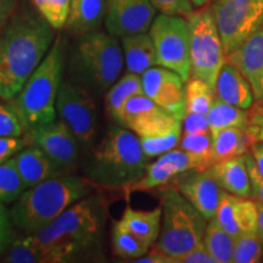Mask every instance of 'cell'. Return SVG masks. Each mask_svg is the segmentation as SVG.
I'll use <instances>...</instances> for the list:
<instances>
[{
  "mask_svg": "<svg viewBox=\"0 0 263 263\" xmlns=\"http://www.w3.org/2000/svg\"><path fill=\"white\" fill-rule=\"evenodd\" d=\"M250 154H251L252 157H254L256 166L261 174L263 176V143H256L252 144L251 150H250Z\"/></svg>",
  "mask_w": 263,
  "mask_h": 263,
  "instance_id": "obj_48",
  "label": "cell"
},
{
  "mask_svg": "<svg viewBox=\"0 0 263 263\" xmlns=\"http://www.w3.org/2000/svg\"><path fill=\"white\" fill-rule=\"evenodd\" d=\"M174 186L207 221L213 218L224 190L211 170L188 171L174 180Z\"/></svg>",
  "mask_w": 263,
  "mask_h": 263,
  "instance_id": "obj_16",
  "label": "cell"
},
{
  "mask_svg": "<svg viewBox=\"0 0 263 263\" xmlns=\"http://www.w3.org/2000/svg\"><path fill=\"white\" fill-rule=\"evenodd\" d=\"M161 230L155 249L176 259L201 242L207 219L180 194L167 186L161 196Z\"/></svg>",
  "mask_w": 263,
  "mask_h": 263,
  "instance_id": "obj_7",
  "label": "cell"
},
{
  "mask_svg": "<svg viewBox=\"0 0 263 263\" xmlns=\"http://www.w3.org/2000/svg\"><path fill=\"white\" fill-rule=\"evenodd\" d=\"M144 94L141 76L128 72L120 81L115 82L105 95V108L107 116L115 122L122 123L123 108L127 101L134 95Z\"/></svg>",
  "mask_w": 263,
  "mask_h": 263,
  "instance_id": "obj_25",
  "label": "cell"
},
{
  "mask_svg": "<svg viewBox=\"0 0 263 263\" xmlns=\"http://www.w3.org/2000/svg\"><path fill=\"white\" fill-rule=\"evenodd\" d=\"M180 149L190 154L199 163V171L211 168L216 163L213 154L212 133H183L179 141Z\"/></svg>",
  "mask_w": 263,
  "mask_h": 263,
  "instance_id": "obj_30",
  "label": "cell"
},
{
  "mask_svg": "<svg viewBox=\"0 0 263 263\" xmlns=\"http://www.w3.org/2000/svg\"><path fill=\"white\" fill-rule=\"evenodd\" d=\"M64 65L65 42L59 37L22 89L10 100V106L17 114L25 132L57 118V99L62 83Z\"/></svg>",
  "mask_w": 263,
  "mask_h": 263,
  "instance_id": "obj_5",
  "label": "cell"
},
{
  "mask_svg": "<svg viewBox=\"0 0 263 263\" xmlns=\"http://www.w3.org/2000/svg\"><path fill=\"white\" fill-rule=\"evenodd\" d=\"M185 81L170 68L151 67L141 74L143 91L156 105L183 121L186 114Z\"/></svg>",
  "mask_w": 263,
  "mask_h": 263,
  "instance_id": "obj_14",
  "label": "cell"
},
{
  "mask_svg": "<svg viewBox=\"0 0 263 263\" xmlns=\"http://www.w3.org/2000/svg\"><path fill=\"white\" fill-rule=\"evenodd\" d=\"M154 8L161 14L170 16H186L194 11L192 0H150Z\"/></svg>",
  "mask_w": 263,
  "mask_h": 263,
  "instance_id": "obj_39",
  "label": "cell"
},
{
  "mask_svg": "<svg viewBox=\"0 0 263 263\" xmlns=\"http://www.w3.org/2000/svg\"><path fill=\"white\" fill-rule=\"evenodd\" d=\"M183 133H207L211 132L210 129L209 120H207V115L203 114H194L186 112L182 121Z\"/></svg>",
  "mask_w": 263,
  "mask_h": 263,
  "instance_id": "obj_41",
  "label": "cell"
},
{
  "mask_svg": "<svg viewBox=\"0 0 263 263\" xmlns=\"http://www.w3.org/2000/svg\"><path fill=\"white\" fill-rule=\"evenodd\" d=\"M11 217L6 211L3 203H0V256L10 245L11 240L14 239V233L11 229Z\"/></svg>",
  "mask_w": 263,
  "mask_h": 263,
  "instance_id": "obj_44",
  "label": "cell"
},
{
  "mask_svg": "<svg viewBox=\"0 0 263 263\" xmlns=\"http://www.w3.org/2000/svg\"><path fill=\"white\" fill-rule=\"evenodd\" d=\"M18 6V0H0V34Z\"/></svg>",
  "mask_w": 263,
  "mask_h": 263,
  "instance_id": "obj_46",
  "label": "cell"
},
{
  "mask_svg": "<svg viewBox=\"0 0 263 263\" xmlns=\"http://www.w3.org/2000/svg\"><path fill=\"white\" fill-rule=\"evenodd\" d=\"M150 0H106L105 26L115 37L146 33L155 18Z\"/></svg>",
  "mask_w": 263,
  "mask_h": 263,
  "instance_id": "obj_15",
  "label": "cell"
},
{
  "mask_svg": "<svg viewBox=\"0 0 263 263\" xmlns=\"http://www.w3.org/2000/svg\"><path fill=\"white\" fill-rule=\"evenodd\" d=\"M203 242L217 263L233 262L235 238L227 233L215 218H211L207 223Z\"/></svg>",
  "mask_w": 263,
  "mask_h": 263,
  "instance_id": "obj_29",
  "label": "cell"
},
{
  "mask_svg": "<svg viewBox=\"0 0 263 263\" xmlns=\"http://www.w3.org/2000/svg\"><path fill=\"white\" fill-rule=\"evenodd\" d=\"M210 170L224 192L251 199L252 186L248 163H246V155L219 161Z\"/></svg>",
  "mask_w": 263,
  "mask_h": 263,
  "instance_id": "obj_22",
  "label": "cell"
},
{
  "mask_svg": "<svg viewBox=\"0 0 263 263\" xmlns=\"http://www.w3.org/2000/svg\"><path fill=\"white\" fill-rule=\"evenodd\" d=\"M24 132V124L14 108L10 104H0V138L21 137Z\"/></svg>",
  "mask_w": 263,
  "mask_h": 263,
  "instance_id": "obj_38",
  "label": "cell"
},
{
  "mask_svg": "<svg viewBox=\"0 0 263 263\" xmlns=\"http://www.w3.org/2000/svg\"><path fill=\"white\" fill-rule=\"evenodd\" d=\"M256 205H257L258 219H257V234L263 239V202L259 200H256Z\"/></svg>",
  "mask_w": 263,
  "mask_h": 263,
  "instance_id": "obj_49",
  "label": "cell"
},
{
  "mask_svg": "<svg viewBox=\"0 0 263 263\" xmlns=\"http://www.w3.org/2000/svg\"><path fill=\"white\" fill-rule=\"evenodd\" d=\"M106 11V0H71L70 14L65 27L81 35L99 31Z\"/></svg>",
  "mask_w": 263,
  "mask_h": 263,
  "instance_id": "obj_23",
  "label": "cell"
},
{
  "mask_svg": "<svg viewBox=\"0 0 263 263\" xmlns=\"http://www.w3.org/2000/svg\"><path fill=\"white\" fill-rule=\"evenodd\" d=\"M190 33V64L193 77L215 89L217 76L226 62L222 39L211 6L200 8L186 16Z\"/></svg>",
  "mask_w": 263,
  "mask_h": 263,
  "instance_id": "obj_8",
  "label": "cell"
},
{
  "mask_svg": "<svg viewBox=\"0 0 263 263\" xmlns=\"http://www.w3.org/2000/svg\"><path fill=\"white\" fill-rule=\"evenodd\" d=\"M186 112L209 114L216 98V91L211 85L199 78L193 77L186 81Z\"/></svg>",
  "mask_w": 263,
  "mask_h": 263,
  "instance_id": "obj_32",
  "label": "cell"
},
{
  "mask_svg": "<svg viewBox=\"0 0 263 263\" xmlns=\"http://www.w3.org/2000/svg\"><path fill=\"white\" fill-rule=\"evenodd\" d=\"M124 57L117 37L95 31L81 35L68 60V78L101 95L122 73Z\"/></svg>",
  "mask_w": 263,
  "mask_h": 263,
  "instance_id": "obj_6",
  "label": "cell"
},
{
  "mask_svg": "<svg viewBox=\"0 0 263 263\" xmlns=\"http://www.w3.org/2000/svg\"><path fill=\"white\" fill-rule=\"evenodd\" d=\"M263 257V239L257 233H245L235 238L233 262L256 263Z\"/></svg>",
  "mask_w": 263,
  "mask_h": 263,
  "instance_id": "obj_35",
  "label": "cell"
},
{
  "mask_svg": "<svg viewBox=\"0 0 263 263\" xmlns=\"http://www.w3.org/2000/svg\"><path fill=\"white\" fill-rule=\"evenodd\" d=\"M134 262L137 263H174L173 258L167 256L163 252L159 251V250L154 249L153 251L147 252L141 257L134 259Z\"/></svg>",
  "mask_w": 263,
  "mask_h": 263,
  "instance_id": "obj_47",
  "label": "cell"
},
{
  "mask_svg": "<svg viewBox=\"0 0 263 263\" xmlns=\"http://www.w3.org/2000/svg\"><path fill=\"white\" fill-rule=\"evenodd\" d=\"M216 97L234 106L249 110L255 103L254 93L249 81L235 66L224 62L217 76L215 84Z\"/></svg>",
  "mask_w": 263,
  "mask_h": 263,
  "instance_id": "obj_21",
  "label": "cell"
},
{
  "mask_svg": "<svg viewBox=\"0 0 263 263\" xmlns=\"http://www.w3.org/2000/svg\"><path fill=\"white\" fill-rule=\"evenodd\" d=\"M194 8H203L207 3H210V0H192Z\"/></svg>",
  "mask_w": 263,
  "mask_h": 263,
  "instance_id": "obj_50",
  "label": "cell"
},
{
  "mask_svg": "<svg viewBox=\"0 0 263 263\" xmlns=\"http://www.w3.org/2000/svg\"><path fill=\"white\" fill-rule=\"evenodd\" d=\"M246 163H248V168L250 173V179H251L252 186V196L256 200L263 202V176L259 172L257 166H256L254 157L251 154H246Z\"/></svg>",
  "mask_w": 263,
  "mask_h": 263,
  "instance_id": "obj_45",
  "label": "cell"
},
{
  "mask_svg": "<svg viewBox=\"0 0 263 263\" xmlns=\"http://www.w3.org/2000/svg\"><path fill=\"white\" fill-rule=\"evenodd\" d=\"M249 114L250 121L246 130L255 143H263V101H255L249 108Z\"/></svg>",
  "mask_w": 263,
  "mask_h": 263,
  "instance_id": "obj_40",
  "label": "cell"
},
{
  "mask_svg": "<svg viewBox=\"0 0 263 263\" xmlns=\"http://www.w3.org/2000/svg\"><path fill=\"white\" fill-rule=\"evenodd\" d=\"M149 34L157 55V64L178 73L184 81L192 74L190 33L186 18L161 14L154 18Z\"/></svg>",
  "mask_w": 263,
  "mask_h": 263,
  "instance_id": "obj_9",
  "label": "cell"
},
{
  "mask_svg": "<svg viewBox=\"0 0 263 263\" xmlns=\"http://www.w3.org/2000/svg\"><path fill=\"white\" fill-rule=\"evenodd\" d=\"M149 157L139 137L120 126L108 128L83 164L89 182L105 188H126L143 177Z\"/></svg>",
  "mask_w": 263,
  "mask_h": 263,
  "instance_id": "obj_3",
  "label": "cell"
},
{
  "mask_svg": "<svg viewBox=\"0 0 263 263\" xmlns=\"http://www.w3.org/2000/svg\"><path fill=\"white\" fill-rule=\"evenodd\" d=\"M211 8L226 57L263 25V0H215Z\"/></svg>",
  "mask_w": 263,
  "mask_h": 263,
  "instance_id": "obj_10",
  "label": "cell"
},
{
  "mask_svg": "<svg viewBox=\"0 0 263 263\" xmlns=\"http://www.w3.org/2000/svg\"><path fill=\"white\" fill-rule=\"evenodd\" d=\"M207 120H209L211 133L215 134L224 128L235 127L246 129L249 126L250 114L249 110L230 105L216 97L207 114Z\"/></svg>",
  "mask_w": 263,
  "mask_h": 263,
  "instance_id": "obj_28",
  "label": "cell"
},
{
  "mask_svg": "<svg viewBox=\"0 0 263 263\" xmlns=\"http://www.w3.org/2000/svg\"><path fill=\"white\" fill-rule=\"evenodd\" d=\"M31 3L52 28L65 27L70 14L71 0H31Z\"/></svg>",
  "mask_w": 263,
  "mask_h": 263,
  "instance_id": "obj_36",
  "label": "cell"
},
{
  "mask_svg": "<svg viewBox=\"0 0 263 263\" xmlns=\"http://www.w3.org/2000/svg\"><path fill=\"white\" fill-rule=\"evenodd\" d=\"M199 171V163L190 154L182 149H173L162 154L157 161L147 164L145 173L137 182L127 185V194L153 190L173 182L188 171Z\"/></svg>",
  "mask_w": 263,
  "mask_h": 263,
  "instance_id": "obj_17",
  "label": "cell"
},
{
  "mask_svg": "<svg viewBox=\"0 0 263 263\" xmlns=\"http://www.w3.org/2000/svg\"><path fill=\"white\" fill-rule=\"evenodd\" d=\"M212 140L216 162L246 155L255 143L248 130L235 127L224 128L212 134Z\"/></svg>",
  "mask_w": 263,
  "mask_h": 263,
  "instance_id": "obj_26",
  "label": "cell"
},
{
  "mask_svg": "<svg viewBox=\"0 0 263 263\" xmlns=\"http://www.w3.org/2000/svg\"><path fill=\"white\" fill-rule=\"evenodd\" d=\"M176 263H217L213 256L207 250L203 240L199 242L195 248L176 259Z\"/></svg>",
  "mask_w": 263,
  "mask_h": 263,
  "instance_id": "obj_42",
  "label": "cell"
},
{
  "mask_svg": "<svg viewBox=\"0 0 263 263\" xmlns=\"http://www.w3.org/2000/svg\"><path fill=\"white\" fill-rule=\"evenodd\" d=\"M124 64L130 73L143 74L157 64V55L150 34L138 33L122 37Z\"/></svg>",
  "mask_w": 263,
  "mask_h": 263,
  "instance_id": "obj_24",
  "label": "cell"
},
{
  "mask_svg": "<svg viewBox=\"0 0 263 263\" xmlns=\"http://www.w3.org/2000/svg\"><path fill=\"white\" fill-rule=\"evenodd\" d=\"M25 145H27L25 138H0V163L11 159V156L24 149Z\"/></svg>",
  "mask_w": 263,
  "mask_h": 263,
  "instance_id": "obj_43",
  "label": "cell"
},
{
  "mask_svg": "<svg viewBox=\"0 0 263 263\" xmlns=\"http://www.w3.org/2000/svg\"><path fill=\"white\" fill-rule=\"evenodd\" d=\"M14 159L26 188H32L49 178L64 174V171L44 151L32 144L18 151Z\"/></svg>",
  "mask_w": 263,
  "mask_h": 263,
  "instance_id": "obj_20",
  "label": "cell"
},
{
  "mask_svg": "<svg viewBox=\"0 0 263 263\" xmlns=\"http://www.w3.org/2000/svg\"><path fill=\"white\" fill-rule=\"evenodd\" d=\"M55 29L26 0L0 34V99L10 101L48 54Z\"/></svg>",
  "mask_w": 263,
  "mask_h": 263,
  "instance_id": "obj_1",
  "label": "cell"
},
{
  "mask_svg": "<svg viewBox=\"0 0 263 263\" xmlns=\"http://www.w3.org/2000/svg\"><path fill=\"white\" fill-rule=\"evenodd\" d=\"M226 61L235 66L249 81L255 101H263V25L227 55Z\"/></svg>",
  "mask_w": 263,
  "mask_h": 263,
  "instance_id": "obj_19",
  "label": "cell"
},
{
  "mask_svg": "<svg viewBox=\"0 0 263 263\" xmlns=\"http://www.w3.org/2000/svg\"><path fill=\"white\" fill-rule=\"evenodd\" d=\"M25 139L44 151L62 171L73 168L80 159V143L61 120L26 132Z\"/></svg>",
  "mask_w": 263,
  "mask_h": 263,
  "instance_id": "obj_13",
  "label": "cell"
},
{
  "mask_svg": "<svg viewBox=\"0 0 263 263\" xmlns=\"http://www.w3.org/2000/svg\"><path fill=\"white\" fill-rule=\"evenodd\" d=\"M107 205L101 195H87L65 210L57 219L27 239L45 256L47 263L77 261L100 248Z\"/></svg>",
  "mask_w": 263,
  "mask_h": 263,
  "instance_id": "obj_2",
  "label": "cell"
},
{
  "mask_svg": "<svg viewBox=\"0 0 263 263\" xmlns=\"http://www.w3.org/2000/svg\"><path fill=\"white\" fill-rule=\"evenodd\" d=\"M180 138H182V130L174 132V133L162 137L139 138V139L144 153L150 159V157L161 156L162 154H166L171 150L176 149V146L179 144Z\"/></svg>",
  "mask_w": 263,
  "mask_h": 263,
  "instance_id": "obj_37",
  "label": "cell"
},
{
  "mask_svg": "<svg viewBox=\"0 0 263 263\" xmlns=\"http://www.w3.org/2000/svg\"><path fill=\"white\" fill-rule=\"evenodd\" d=\"M112 248L118 257L137 259L149 252L150 245L118 221L112 227Z\"/></svg>",
  "mask_w": 263,
  "mask_h": 263,
  "instance_id": "obj_31",
  "label": "cell"
},
{
  "mask_svg": "<svg viewBox=\"0 0 263 263\" xmlns=\"http://www.w3.org/2000/svg\"><path fill=\"white\" fill-rule=\"evenodd\" d=\"M161 217H162L161 206L156 207L153 211H138L127 206L120 222L133 234L139 236L151 246L159 239Z\"/></svg>",
  "mask_w": 263,
  "mask_h": 263,
  "instance_id": "obj_27",
  "label": "cell"
},
{
  "mask_svg": "<svg viewBox=\"0 0 263 263\" xmlns=\"http://www.w3.org/2000/svg\"><path fill=\"white\" fill-rule=\"evenodd\" d=\"M121 124L139 138L162 137L182 130V121L161 108L145 94L134 95L127 101Z\"/></svg>",
  "mask_w": 263,
  "mask_h": 263,
  "instance_id": "obj_12",
  "label": "cell"
},
{
  "mask_svg": "<svg viewBox=\"0 0 263 263\" xmlns=\"http://www.w3.org/2000/svg\"><path fill=\"white\" fill-rule=\"evenodd\" d=\"M57 112L81 146H91L98 128V107L89 90L70 78L62 81L57 99Z\"/></svg>",
  "mask_w": 263,
  "mask_h": 263,
  "instance_id": "obj_11",
  "label": "cell"
},
{
  "mask_svg": "<svg viewBox=\"0 0 263 263\" xmlns=\"http://www.w3.org/2000/svg\"><path fill=\"white\" fill-rule=\"evenodd\" d=\"M2 256V262L8 263H47L43 252L29 241L27 236L21 239L14 236Z\"/></svg>",
  "mask_w": 263,
  "mask_h": 263,
  "instance_id": "obj_34",
  "label": "cell"
},
{
  "mask_svg": "<svg viewBox=\"0 0 263 263\" xmlns=\"http://www.w3.org/2000/svg\"><path fill=\"white\" fill-rule=\"evenodd\" d=\"M213 218L234 238L245 233H257V205L250 197L224 192Z\"/></svg>",
  "mask_w": 263,
  "mask_h": 263,
  "instance_id": "obj_18",
  "label": "cell"
},
{
  "mask_svg": "<svg viewBox=\"0 0 263 263\" xmlns=\"http://www.w3.org/2000/svg\"><path fill=\"white\" fill-rule=\"evenodd\" d=\"M91 193L89 180L61 174L25 190L10 211L12 224L34 233L57 219L65 210Z\"/></svg>",
  "mask_w": 263,
  "mask_h": 263,
  "instance_id": "obj_4",
  "label": "cell"
},
{
  "mask_svg": "<svg viewBox=\"0 0 263 263\" xmlns=\"http://www.w3.org/2000/svg\"><path fill=\"white\" fill-rule=\"evenodd\" d=\"M26 185L15 159L0 163V203L14 202L25 192Z\"/></svg>",
  "mask_w": 263,
  "mask_h": 263,
  "instance_id": "obj_33",
  "label": "cell"
}]
</instances>
